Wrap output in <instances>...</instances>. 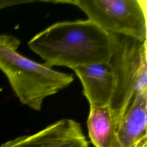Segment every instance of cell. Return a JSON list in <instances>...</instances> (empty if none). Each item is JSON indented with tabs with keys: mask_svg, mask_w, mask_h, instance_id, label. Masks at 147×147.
I'll return each mask as SVG.
<instances>
[{
	"mask_svg": "<svg viewBox=\"0 0 147 147\" xmlns=\"http://www.w3.org/2000/svg\"><path fill=\"white\" fill-rule=\"evenodd\" d=\"M44 2L69 3L81 9L90 20L109 33L146 40V0H54Z\"/></svg>",
	"mask_w": 147,
	"mask_h": 147,
	"instance_id": "277c9868",
	"label": "cell"
},
{
	"mask_svg": "<svg viewBox=\"0 0 147 147\" xmlns=\"http://www.w3.org/2000/svg\"><path fill=\"white\" fill-rule=\"evenodd\" d=\"M80 79L83 94L90 106H109L113 96L114 83L106 63L91 64L71 68Z\"/></svg>",
	"mask_w": 147,
	"mask_h": 147,
	"instance_id": "52a82bcc",
	"label": "cell"
},
{
	"mask_svg": "<svg viewBox=\"0 0 147 147\" xmlns=\"http://www.w3.org/2000/svg\"><path fill=\"white\" fill-rule=\"evenodd\" d=\"M20 43L13 36L0 35V70L21 103L40 111L46 98L67 87L74 78L20 54Z\"/></svg>",
	"mask_w": 147,
	"mask_h": 147,
	"instance_id": "7a4b0ae2",
	"label": "cell"
},
{
	"mask_svg": "<svg viewBox=\"0 0 147 147\" xmlns=\"http://www.w3.org/2000/svg\"><path fill=\"white\" fill-rule=\"evenodd\" d=\"M110 34L111 53L106 64L114 87L109 107L116 127L134 96L147 91V43L125 35Z\"/></svg>",
	"mask_w": 147,
	"mask_h": 147,
	"instance_id": "3957f363",
	"label": "cell"
},
{
	"mask_svg": "<svg viewBox=\"0 0 147 147\" xmlns=\"http://www.w3.org/2000/svg\"><path fill=\"white\" fill-rule=\"evenodd\" d=\"M87 125L95 147H117L116 127L109 106H90Z\"/></svg>",
	"mask_w": 147,
	"mask_h": 147,
	"instance_id": "ba28073f",
	"label": "cell"
},
{
	"mask_svg": "<svg viewBox=\"0 0 147 147\" xmlns=\"http://www.w3.org/2000/svg\"><path fill=\"white\" fill-rule=\"evenodd\" d=\"M0 147H88V142L80 123L64 118L33 134L8 140Z\"/></svg>",
	"mask_w": 147,
	"mask_h": 147,
	"instance_id": "5b68a950",
	"label": "cell"
},
{
	"mask_svg": "<svg viewBox=\"0 0 147 147\" xmlns=\"http://www.w3.org/2000/svg\"><path fill=\"white\" fill-rule=\"evenodd\" d=\"M147 91L134 96L116 126L117 147H147Z\"/></svg>",
	"mask_w": 147,
	"mask_h": 147,
	"instance_id": "8992f818",
	"label": "cell"
},
{
	"mask_svg": "<svg viewBox=\"0 0 147 147\" xmlns=\"http://www.w3.org/2000/svg\"><path fill=\"white\" fill-rule=\"evenodd\" d=\"M32 2V1H18V0H0V10L11 6L20 5L25 3Z\"/></svg>",
	"mask_w": 147,
	"mask_h": 147,
	"instance_id": "9c48e42d",
	"label": "cell"
},
{
	"mask_svg": "<svg viewBox=\"0 0 147 147\" xmlns=\"http://www.w3.org/2000/svg\"><path fill=\"white\" fill-rule=\"evenodd\" d=\"M29 48L52 68H69L106 63L111 53L110 33L89 20L56 22L34 36Z\"/></svg>",
	"mask_w": 147,
	"mask_h": 147,
	"instance_id": "6da1fadb",
	"label": "cell"
}]
</instances>
